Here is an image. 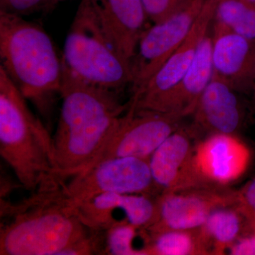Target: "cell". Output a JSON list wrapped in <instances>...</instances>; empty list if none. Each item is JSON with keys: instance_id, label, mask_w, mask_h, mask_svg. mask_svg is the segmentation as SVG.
Listing matches in <instances>:
<instances>
[{"instance_id": "1", "label": "cell", "mask_w": 255, "mask_h": 255, "mask_svg": "<svg viewBox=\"0 0 255 255\" xmlns=\"http://www.w3.org/2000/svg\"><path fill=\"white\" fill-rule=\"evenodd\" d=\"M63 66L61 110L53 148L57 174L66 182L95 158L129 104L123 105L118 93L90 85Z\"/></svg>"}, {"instance_id": "2", "label": "cell", "mask_w": 255, "mask_h": 255, "mask_svg": "<svg viewBox=\"0 0 255 255\" xmlns=\"http://www.w3.org/2000/svg\"><path fill=\"white\" fill-rule=\"evenodd\" d=\"M64 184L38 189L16 204L1 201L0 255H59L90 232Z\"/></svg>"}, {"instance_id": "3", "label": "cell", "mask_w": 255, "mask_h": 255, "mask_svg": "<svg viewBox=\"0 0 255 255\" xmlns=\"http://www.w3.org/2000/svg\"><path fill=\"white\" fill-rule=\"evenodd\" d=\"M0 66V155L30 192L65 183L56 172L53 137Z\"/></svg>"}, {"instance_id": "4", "label": "cell", "mask_w": 255, "mask_h": 255, "mask_svg": "<svg viewBox=\"0 0 255 255\" xmlns=\"http://www.w3.org/2000/svg\"><path fill=\"white\" fill-rule=\"evenodd\" d=\"M1 65L23 97L42 114L60 94L63 66L53 41L38 23L0 10Z\"/></svg>"}, {"instance_id": "5", "label": "cell", "mask_w": 255, "mask_h": 255, "mask_svg": "<svg viewBox=\"0 0 255 255\" xmlns=\"http://www.w3.org/2000/svg\"><path fill=\"white\" fill-rule=\"evenodd\" d=\"M64 65L90 85L119 93L132 85L131 63L106 34L93 0H81L64 43Z\"/></svg>"}, {"instance_id": "6", "label": "cell", "mask_w": 255, "mask_h": 255, "mask_svg": "<svg viewBox=\"0 0 255 255\" xmlns=\"http://www.w3.org/2000/svg\"><path fill=\"white\" fill-rule=\"evenodd\" d=\"M182 119L175 114L135 110L129 105L97 155L82 171L118 157L150 159L157 147L181 127Z\"/></svg>"}, {"instance_id": "7", "label": "cell", "mask_w": 255, "mask_h": 255, "mask_svg": "<svg viewBox=\"0 0 255 255\" xmlns=\"http://www.w3.org/2000/svg\"><path fill=\"white\" fill-rule=\"evenodd\" d=\"M64 189L73 204L102 193L141 194L158 193L149 159L118 157L104 161L70 178Z\"/></svg>"}, {"instance_id": "8", "label": "cell", "mask_w": 255, "mask_h": 255, "mask_svg": "<svg viewBox=\"0 0 255 255\" xmlns=\"http://www.w3.org/2000/svg\"><path fill=\"white\" fill-rule=\"evenodd\" d=\"M196 141L197 135L192 127H180L150 156L149 164L159 194L220 183L209 177L203 169Z\"/></svg>"}, {"instance_id": "9", "label": "cell", "mask_w": 255, "mask_h": 255, "mask_svg": "<svg viewBox=\"0 0 255 255\" xmlns=\"http://www.w3.org/2000/svg\"><path fill=\"white\" fill-rule=\"evenodd\" d=\"M205 0H191L142 33L131 60L132 94L138 91L187 38Z\"/></svg>"}, {"instance_id": "10", "label": "cell", "mask_w": 255, "mask_h": 255, "mask_svg": "<svg viewBox=\"0 0 255 255\" xmlns=\"http://www.w3.org/2000/svg\"><path fill=\"white\" fill-rule=\"evenodd\" d=\"M237 191L224 184L164 193L157 196V214L154 223L145 229L150 234L173 230H194L205 223L211 213L236 203Z\"/></svg>"}, {"instance_id": "11", "label": "cell", "mask_w": 255, "mask_h": 255, "mask_svg": "<svg viewBox=\"0 0 255 255\" xmlns=\"http://www.w3.org/2000/svg\"><path fill=\"white\" fill-rule=\"evenodd\" d=\"M217 0H205L190 32L173 54L141 89L132 94L129 105L135 110H152L184 76L195 57L201 40L214 21Z\"/></svg>"}, {"instance_id": "12", "label": "cell", "mask_w": 255, "mask_h": 255, "mask_svg": "<svg viewBox=\"0 0 255 255\" xmlns=\"http://www.w3.org/2000/svg\"><path fill=\"white\" fill-rule=\"evenodd\" d=\"M237 90L214 75L198 101L191 116L196 135L236 137L244 122V110Z\"/></svg>"}, {"instance_id": "13", "label": "cell", "mask_w": 255, "mask_h": 255, "mask_svg": "<svg viewBox=\"0 0 255 255\" xmlns=\"http://www.w3.org/2000/svg\"><path fill=\"white\" fill-rule=\"evenodd\" d=\"M212 60L214 75L238 92L253 89L255 79V43L214 21Z\"/></svg>"}, {"instance_id": "14", "label": "cell", "mask_w": 255, "mask_h": 255, "mask_svg": "<svg viewBox=\"0 0 255 255\" xmlns=\"http://www.w3.org/2000/svg\"><path fill=\"white\" fill-rule=\"evenodd\" d=\"M97 17L116 49L131 63L145 31L147 14L141 0H93Z\"/></svg>"}, {"instance_id": "15", "label": "cell", "mask_w": 255, "mask_h": 255, "mask_svg": "<svg viewBox=\"0 0 255 255\" xmlns=\"http://www.w3.org/2000/svg\"><path fill=\"white\" fill-rule=\"evenodd\" d=\"M214 74L212 38L208 33L199 43L194 59L182 80L150 111L175 114L182 119L191 116Z\"/></svg>"}, {"instance_id": "16", "label": "cell", "mask_w": 255, "mask_h": 255, "mask_svg": "<svg viewBox=\"0 0 255 255\" xmlns=\"http://www.w3.org/2000/svg\"><path fill=\"white\" fill-rule=\"evenodd\" d=\"M236 204L215 209L200 228L209 255L225 254L238 238L252 233Z\"/></svg>"}, {"instance_id": "17", "label": "cell", "mask_w": 255, "mask_h": 255, "mask_svg": "<svg viewBox=\"0 0 255 255\" xmlns=\"http://www.w3.org/2000/svg\"><path fill=\"white\" fill-rule=\"evenodd\" d=\"M235 137L214 135L206 138L199 147L201 165L206 174L216 182L222 183L232 179L239 170L241 152L238 151Z\"/></svg>"}, {"instance_id": "18", "label": "cell", "mask_w": 255, "mask_h": 255, "mask_svg": "<svg viewBox=\"0 0 255 255\" xmlns=\"http://www.w3.org/2000/svg\"><path fill=\"white\" fill-rule=\"evenodd\" d=\"M148 235L147 255H209L201 236L200 228Z\"/></svg>"}, {"instance_id": "19", "label": "cell", "mask_w": 255, "mask_h": 255, "mask_svg": "<svg viewBox=\"0 0 255 255\" xmlns=\"http://www.w3.org/2000/svg\"><path fill=\"white\" fill-rule=\"evenodd\" d=\"M214 21L255 43V7L243 0H217Z\"/></svg>"}, {"instance_id": "20", "label": "cell", "mask_w": 255, "mask_h": 255, "mask_svg": "<svg viewBox=\"0 0 255 255\" xmlns=\"http://www.w3.org/2000/svg\"><path fill=\"white\" fill-rule=\"evenodd\" d=\"M142 228L125 223L105 231L104 255H144L135 242Z\"/></svg>"}, {"instance_id": "21", "label": "cell", "mask_w": 255, "mask_h": 255, "mask_svg": "<svg viewBox=\"0 0 255 255\" xmlns=\"http://www.w3.org/2000/svg\"><path fill=\"white\" fill-rule=\"evenodd\" d=\"M62 0H0V10L25 16L34 13H49Z\"/></svg>"}, {"instance_id": "22", "label": "cell", "mask_w": 255, "mask_h": 255, "mask_svg": "<svg viewBox=\"0 0 255 255\" xmlns=\"http://www.w3.org/2000/svg\"><path fill=\"white\" fill-rule=\"evenodd\" d=\"M191 0H141L147 17L154 23L164 21Z\"/></svg>"}, {"instance_id": "23", "label": "cell", "mask_w": 255, "mask_h": 255, "mask_svg": "<svg viewBox=\"0 0 255 255\" xmlns=\"http://www.w3.org/2000/svg\"><path fill=\"white\" fill-rule=\"evenodd\" d=\"M236 204L246 218L251 232L255 233V176L237 191Z\"/></svg>"}, {"instance_id": "24", "label": "cell", "mask_w": 255, "mask_h": 255, "mask_svg": "<svg viewBox=\"0 0 255 255\" xmlns=\"http://www.w3.org/2000/svg\"><path fill=\"white\" fill-rule=\"evenodd\" d=\"M228 251L233 255H255V233H250L241 236Z\"/></svg>"}, {"instance_id": "25", "label": "cell", "mask_w": 255, "mask_h": 255, "mask_svg": "<svg viewBox=\"0 0 255 255\" xmlns=\"http://www.w3.org/2000/svg\"><path fill=\"white\" fill-rule=\"evenodd\" d=\"M243 1H246L248 4H251L255 7V0H243Z\"/></svg>"}, {"instance_id": "26", "label": "cell", "mask_w": 255, "mask_h": 255, "mask_svg": "<svg viewBox=\"0 0 255 255\" xmlns=\"http://www.w3.org/2000/svg\"><path fill=\"white\" fill-rule=\"evenodd\" d=\"M253 92H254L255 98V79L254 83H253Z\"/></svg>"}, {"instance_id": "27", "label": "cell", "mask_w": 255, "mask_h": 255, "mask_svg": "<svg viewBox=\"0 0 255 255\" xmlns=\"http://www.w3.org/2000/svg\"><path fill=\"white\" fill-rule=\"evenodd\" d=\"M62 1H63V0H62Z\"/></svg>"}]
</instances>
